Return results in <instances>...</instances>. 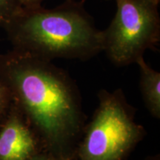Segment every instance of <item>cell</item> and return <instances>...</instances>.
Here are the masks:
<instances>
[{
	"instance_id": "1",
	"label": "cell",
	"mask_w": 160,
	"mask_h": 160,
	"mask_svg": "<svg viewBox=\"0 0 160 160\" xmlns=\"http://www.w3.org/2000/svg\"><path fill=\"white\" fill-rule=\"evenodd\" d=\"M0 81L37 133L43 151L74 160L85 126L77 84L52 61L14 49L0 54Z\"/></svg>"
},
{
	"instance_id": "2",
	"label": "cell",
	"mask_w": 160,
	"mask_h": 160,
	"mask_svg": "<svg viewBox=\"0 0 160 160\" xmlns=\"http://www.w3.org/2000/svg\"><path fill=\"white\" fill-rule=\"evenodd\" d=\"M2 28L13 48L51 61L88 60L103 51V31L71 0L53 9L21 7Z\"/></svg>"
},
{
	"instance_id": "3",
	"label": "cell",
	"mask_w": 160,
	"mask_h": 160,
	"mask_svg": "<svg viewBox=\"0 0 160 160\" xmlns=\"http://www.w3.org/2000/svg\"><path fill=\"white\" fill-rule=\"evenodd\" d=\"M93 117L85 125L78 145V160H124L145 138L135 120V108L122 90H101Z\"/></svg>"
},
{
	"instance_id": "4",
	"label": "cell",
	"mask_w": 160,
	"mask_h": 160,
	"mask_svg": "<svg viewBox=\"0 0 160 160\" xmlns=\"http://www.w3.org/2000/svg\"><path fill=\"white\" fill-rule=\"evenodd\" d=\"M117 10L103 31V51L115 65L136 63L160 41L158 4L151 0H116Z\"/></svg>"
},
{
	"instance_id": "5",
	"label": "cell",
	"mask_w": 160,
	"mask_h": 160,
	"mask_svg": "<svg viewBox=\"0 0 160 160\" xmlns=\"http://www.w3.org/2000/svg\"><path fill=\"white\" fill-rule=\"evenodd\" d=\"M42 151L37 133L13 102L0 122V160H29Z\"/></svg>"
},
{
	"instance_id": "6",
	"label": "cell",
	"mask_w": 160,
	"mask_h": 160,
	"mask_svg": "<svg viewBox=\"0 0 160 160\" xmlns=\"http://www.w3.org/2000/svg\"><path fill=\"white\" fill-rule=\"evenodd\" d=\"M136 64L139 66V87L144 103L150 114L156 119L160 118V73L145 62L141 57Z\"/></svg>"
},
{
	"instance_id": "7",
	"label": "cell",
	"mask_w": 160,
	"mask_h": 160,
	"mask_svg": "<svg viewBox=\"0 0 160 160\" xmlns=\"http://www.w3.org/2000/svg\"><path fill=\"white\" fill-rule=\"evenodd\" d=\"M21 7L19 0H0V26L8 22Z\"/></svg>"
},
{
	"instance_id": "8",
	"label": "cell",
	"mask_w": 160,
	"mask_h": 160,
	"mask_svg": "<svg viewBox=\"0 0 160 160\" xmlns=\"http://www.w3.org/2000/svg\"><path fill=\"white\" fill-rule=\"evenodd\" d=\"M12 105L13 99L9 90L0 81V122L8 114Z\"/></svg>"
},
{
	"instance_id": "9",
	"label": "cell",
	"mask_w": 160,
	"mask_h": 160,
	"mask_svg": "<svg viewBox=\"0 0 160 160\" xmlns=\"http://www.w3.org/2000/svg\"><path fill=\"white\" fill-rule=\"evenodd\" d=\"M43 0H19V5L24 8H33L41 5Z\"/></svg>"
},
{
	"instance_id": "10",
	"label": "cell",
	"mask_w": 160,
	"mask_h": 160,
	"mask_svg": "<svg viewBox=\"0 0 160 160\" xmlns=\"http://www.w3.org/2000/svg\"><path fill=\"white\" fill-rule=\"evenodd\" d=\"M29 160H57L55 158H53L47 152L42 151L35 154L33 157H32Z\"/></svg>"
},
{
	"instance_id": "11",
	"label": "cell",
	"mask_w": 160,
	"mask_h": 160,
	"mask_svg": "<svg viewBox=\"0 0 160 160\" xmlns=\"http://www.w3.org/2000/svg\"><path fill=\"white\" fill-rule=\"evenodd\" d=\"M146 160H159V157H157V156H156V157L148 158V159H146Z\"/></svg>"
},
{
	"instance_id": "12",
	"label": "cell",
	"mask_w": 160,
	"mask_h": 160,
	"mask_svg": "<svg viewBox=\"0 0 160 160\" xmlns=\"http://www.w3.org/2000/svg\"><path fill=\"white\" fill-rule=\"evenodd\" d=\"M151 1L153 2H155L156 4H158V5H159V2H160V0H151Z\"/></svg>"
}]
</instances>
